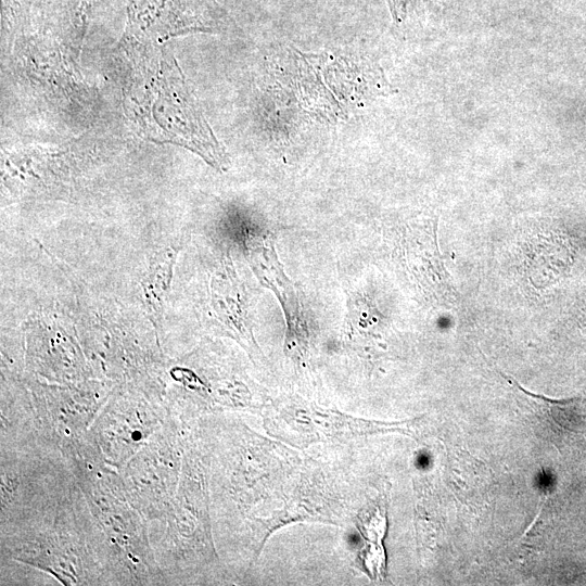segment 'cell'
Here are the masks:
<instances>
[{
    "mask_svg": "<svg viewBox=\"0 0 586 586\" xmlns=\"http://www.w3.org/2000/svg\"><path fill=\"white\" fill-rule=\"evenodd\" d=\"M208 294L211 316L218 327L250 351L258 353L252 333L246 293L231 262L225 260L212 275Z\"/></svg>",
    "mask_w": 586,
    "mask_h": 586,
    "instance_id": "obj_4",
    "label": "cell"
},
{
    "mask_svg": "<svg viewBox=\"0 0 586 586\" xmlns=\"http://www.w3.org/2000/svg\"><path fill=\"white\" fill-rule=\"evenodd\" d=\"M521 393L539 424L557 445L586 450V393L565 399H551L524 390L507 378Z\"/></svg>",
    "mask_w": 586,
    "mask_h": 586,
    "instance_id": "obj_5",
    "label": "cell"
},
{
    "mask_svg": "<svg viewBox=\"0 0 586 586\" xmlns=\"http://www.w3.org/2000/svg\"><path fill=\"white\" fill-rule=\"evenodd\" d=\"M249 260L263 285L272 291L282 306L286 320L285 349L295 359L303 358L310 345V320L301 296L285 276L275 245L267 237H253L246 242Z\"/></svg>",
    "mask_w": 586,
    "mask_h": 586,
    "instance_id": "obj_3",
    "label": "cell"
},
{
    "mask_svg": "<svg viewBox=\"0 0 586 586\" xmlns=\"http://www.w3.org/2000/svg\"><path fill=\"white\" fill-rule=\"evenodd\" d=\"M224 23V13L208 0H131L123 39L149 47L182 34L213 31Z\"/></svg>",
    "mask_w": 586,
    "mask_h": 586,
    "instance_id": "obj_2",
    "label": "cell"
},
{
    "mask_svg": "<svg viewBox=\"0 0 586 586\" xmlns=\"http://www.w3.org/2000/svg\"><path fill=\"white\" fill-rule=\"evenodd\" d=\"M179 247L167 246L150 263L141 282L142 301L151 320L158 324L162 320L164 298L169 290L173 269Z\"/></svg>",
    "mask_w": 586,
    "mask_h": 586,
    "instance_id": "obj_6",
    "label": "cell"
},
{
    "mask_svg": "<svg viewBox=\"0 0 586 586\" xmlns=\"http://www.w3.org/2000/svg\"><path fill=\"white\" fill-rule=\"evenodd\" d=\"M395 22H402L407 14L409 0H386Z\"/></svg>",
    "mask_w": 586,
    "mask_h": 586,
    "instance_id": "obj_7",
    "label": "cell"
},
{
    "mask_svg": "<svg viewBox=\"0 0 586 586\" xmlns=\"http://www.w3.org/2000/svg\"><path fill=\"white\" fill-rule=\"evenodd\" d=\"M141 85L131 95V111L143 135L153 141L186 146L216 168L227 156L184 82L176 61L158 56L143 65Z\"/></svg>",
    "mask_w": 586,
    "mask_h": 586,
    "instance_id": "obj_1",
    "label": "cell"
}]
</instances>
